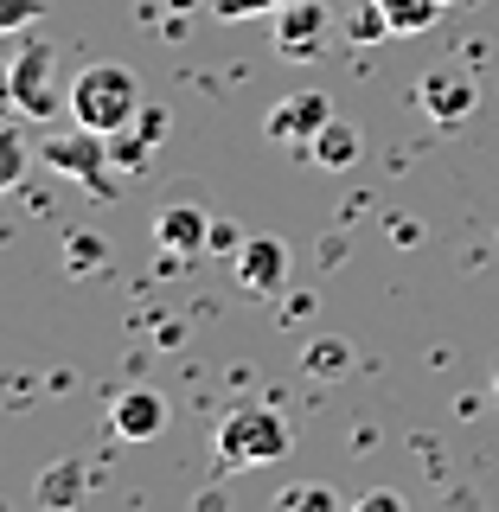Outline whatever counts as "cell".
<instances>
[{"label":"cell","instance_id":"obj_1","mask_svg":"<svg viewBox=\"0 0 499 512\" xmlns=\"http://www.w3.org/2000/svg\"><path fill=\"white\" fill-rule=\"evenodd\" d=\"M148 109V96H141L135 71L128 64H90V71H77L71 84V116L96 128V135H116V128H128Z\"/></svg>","mask_w":499,"mask_h":512},{"label":"cell","instance_id":"obj_2","mask_svg":"<svg viewBox=\"0 0 499 512\" xmlns=\"http://www.w3.org/2000/svg\"><path fill=\"white\" fill-rule=\"evenodd\" d=\"M282 455H288V423H282V410H269V404H237V410L218 423V461H224L231 474L269 468V461H282Z\"/></svg>","mask_w":499,"mask_h":512},{"label":"cell","instance_id":"obj_3","mask_svg":"<svg viewBox=\"0 0 499 512\" xmlns=\"http://www.w3.org/2000/svg\"><path fill=\"white\" fill-rule=\"evenodd\" d=\"M7 103L32 122H52L58 109H71V90H58V52L52 45H20L13 52V71H7Z\"/></svg>","mask_w":499,"mask_h":512},{"label":"cell","instance_id":"obj_4","mask_svg":"<svg viewBox=\"0 0 499 512\" xmlns=\"http://www.w3.org/2000/svg\"><path fill=\"white\" fill-rule=\"evenodd\" d=\"M45 167L52 173H71V180H84L90 192H109L116 180H109V167H116V154H109V135H96V128L77 122L71 135H52L45 141Z\"/></svg>","mask_w":499,"mask_h":512},{"label":"cell","instance_id":"obj_5","mask_svg":"<svg viewBox=\"0 0 499 512\" xmlns=\"http://www.w3.org/2000/svg\"><path fill=\"white\" fill-rule=\"evenodd\" d=\"M333 122V103L327 96H282L276 116H269V141H288V148H308V141L320 135V128Z\"/></svg>","mask_w":499,"mask_h":512},{"label":"cell","instance_id":"obj_6","mask_svg":"<svg viewBox=\"0 0 499 512\" xmlns=\"http://www.w3.org/2000/svg\"><path fill=\"white\" fill-rule=\"evenodd\" d=\"M154 244L167 256H205L212 250V218H205V205H167V212L154 218Z\"/></svg>","mask_w":499,"mask_h":512},{"label":"cell","instance_id":"obj_7","mask_svg":"<svg viewBox=\"0 0 499 512\" xmlns=\"http://www.w3.org/2000/svg\"><path fill=\"white\" fill-rule=\"evenodd\" d=\"M320 32H327V7H320V0H288L282 20H276V45H282V58H314Z\"/></svg>","mask_w":499,"mask_h":512},{"label":"cell","instance_id":"obj_8","mask_svg":"<svg viewBox=\"0 0 499 512\" xmlns=\"http://www.w3.org/2000/svg\"><path fill=\"white\" fill-rule=\"evenodd\" d=\"M282 269H288V250L276 244V237H250V244L237 250V282H244L250 295H276Z\"/></svg>","mask_w":499,"mask_h":512},{"label":"cell","instance_id":"obj_9","mask_svg":"<svg viewBox=\"0 0 499 512\" xmlns=\"http://www.w3.org/2000/svg\"><path fill=\"white\" fill-rule=\"evenodd\" d=\"M160 135H167V109L148 103V109H141V116L128 122V128H116V135H109V154H116V167H122V173H135L141 160H148V148H154Z\"/></svg>","mask_w":499,"mask_h":512},{"label":"cell","instance_id":"obj_10","mask_svg":"<svg viewBox=\"0 0 499 512\" xmlns=\"http://www.w3.org/2000/svg\"><path fill=\"white\" fill-rule=\"evenodd\" d=\"M160 429H167V397H160V391H122L116 397V436L154 442Z\"/></svg>","mask_w":499,"mask_h":512},{"label":"cell","instance_id":"obj_11","mask_svg":"<svg viewBox=\"0 0 499 512\" xmlns=\"http://www.w3.org/2000/svg\"><path fill=\"white\" fill-rule=\"evenodd\" d=\"M416 103H423L436 122H461L474 109V84H468V77H455V71H429L423 84H416Z\"/></svg>","mask_w":499,"mask_h":512},{"label":"cell","instance_id":"obj_12","mask_svg":"<svg viewBox=\"0 0 499 512\" xmlns=\"http://www.w3.org/2000/svg\"><path fill=\"white\" fill-rule=\"evenodd\" d=\"M359 148H365V135H359L352 122L333 116V122L308 141V160H314V167H327V173H340V167H352V160H359Z\"/></svg>","mask_w":499,"mask_h":512},{"label":"cell","instance_id":"obj_13","mask_svg":"<svg viewBox=\"0 0 499 512\" xmlns=\"http://www.w3.org/2000/svg\"><path fill=\"white\" fill-rule=\"evenodd\" d=\"M442 7L448 0H384V20H391V32H429Z\"/></svg>","mask_w":499,"mask_h":512},{"label":"cell","instance_id":"obj_14","mask_svg":"<svg viewBox=\"0 0 499 512\" xmlns=\"http://www.w3.org/2000/svg\"><path fill=\"white\" fill-rule=\"evenodd\" d=\"M103 256L109 250H103V237H96V231H71V237H64V263H71V276H90Z\"/></svg>","mask_w":499,"mask_h":512},{"label":"cell","instance_id":"obj_15","mask_svg":"<svg viewBox=\"0 0 499 512\" xmlns=\"http://www.w3.org/2000/svg\"><path fill=\"white\" fill-rule=\"evenodd\" d=\"M352 39L372 45V39H391V20H384V0H359L352 7Z\"/></svg>","mask_w":499,"mask_h":512},{"label":"cell","instance_id":"obj_16","mask_svg":"<svg viewBox=\"0 0 499 512\" xmlns=\"http://www.w3.org/2000/svg\"><path fill=\"white\" fill-rule=\"evenodd\" d=\"M282 512H340V500H333V487H288Z\"/></svg>","mask_w":499,"mask_h":512},{"label":"cell","instance_id":"obj_17","mask_svg":"<svg viewBox=\"0 0 499 512\" xmlns=\"http://www.w3.org/2000/svg\"><path fill=\"white\" fill-rule=\"evenodd\" d=\"M308 365H314L320 378H340V372H346V346H340V340H314V346H308Z\"/></svg>","mask_w":499,"mask_h":512},{"label":"cell","instance_id":"obj_18","mask_svg":"<svg viewBox=\"0 0 499 512\" xmlns=\"http://www.w3.org/2000/svg\"><path fill=\"white\" fill-rule=\"evenodd\" d=\"M45 13V0H0V26L7 32H20V26H32Z\"/></svg>","mask_w":499,"mask_h":512},{"label":"cell","instance_id":"obj_19","mask_svg":"<svg viewBox=\"0 0 499 512\" xmlns=\"http://www.w3.org/2000/svg\"><path fill=\"white\" fill-rule=\"evenodd\" d=\"M20 173H26V148H20V141H0V186H20Z\"/></svg>","mask_w":499,"mask_h":512},{"label":"cell","instance_id":"obj_20","mask_svg":"<svg viewBox=\"0 0 499 512\" xmlns=\"http://www.w3.org/2000/svg\"><path fill=\"white\" fill-rule=\"evenodd\" d=\"M244 244H250V237L237 231L231 218H212V250H218V256H237V250H244Z\"/></svg>","mask_w":499,"mask_h":512},{"label":"cell","instance_id":"obj_21","mask_svg":"<svg viewBox=\"0 0 499 512\" xmlns=\"http://www.w3.org/2000/svg\"><path fill=\"white\" fill-rule=\"evenodd\" d=\"M263 7H288V0H212L218 20H244V13H263Z\"/></svg>","mask_w":499,"mask_h":512},{"label":"cell","instance_id":"obj_22","mask_svg":"<svg viewBox=\"0 0 499 512\" xmlns=\"http://www.w3.org/2000/svg\"><path fill=\"white\" fill-rule=\"evenodd\" d=\"M346 512H404V500L378 487V493H365V500H359V506H346Z\"/></svg>","mask_w":499,"mask_h":512}]
</instances>
